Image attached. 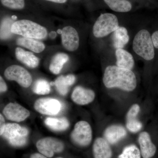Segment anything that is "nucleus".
<instances>
[{
  "label": "nucleus",
  "instance_id": "obj_33",
  "mask_svg": "<svg viewBox=\"0 0 158 158\" xmlns=\"http://www.w3.org/2000/svg\"><path fill=\"white\" fill-rule=\"evenodd\" d=\"M30 158H48V157L43 155L42 154L35 153L31 155Z\"/></svg>",
  "mask_w": 158,
  "mask_h": 158
},
{
  "label": "nucleus",
  "instance_id": "obj_10",
  "mask_svg": "<svg viewBox=\"0 0 158 158\" xmlns=\"http://www.w3.org/2000/svg\"><path fill=\"white\" fill-rule=\"evenodd\" d=\"M3 113L7 119L17 122L24 121L30 115L28 110L16 103H10L6 105Z\"/></svg>",
  "mask_w": 158,
  "mask_h": 158
},
{
  "label": "nucleus",
  "instance_id": "obj_18",
  "mask_svg": "<svg viewBox=\"0 0 158 158\" xmlns=\"http://www.w3.org/2000/svg\"><path fill=\"white\" fill-rule=\"evenodd\" d=\"M75 81L76 77L73 75L60 76L56 79L55 85L58 92L62 96H65L68 93L69 86L73 85Z\"/></svg>",
  "mask_w": 158,
  "mask_h": 158
},
{
  "label": "nucleus",
  "instance_id": "obj_13",
  "mask_svg": "<svg viewBox=\"0 0 158 158\" xmlns=\"http://www.w3.org/2000/svg\"><path fill=\"white\" fill-rule=\"evenodd\" d=\"M95 97V93L93 90L77 86L72 94L71 98L77 104L85 105L92 102Z\"/></svg>",
  "mask_w": 158,
  "mask_h": 158
},
{
  "label": "nucleus",
  "instance_id": "obj_9",
  "mask_svg": "<svg viewBox=\"0 0 158 158\" xmlns=\"http://www.w3.org/2000/svg\"><path fill=\"white\" fill-rule=\"evenodd\" d=\"M34 108L40 114L55 116L60 112L62 105L58 100L48 98L37 100L34 103Z\"/></svg>",
  "mask_w": 158,
  "mask_h": 158
},
{
  "label": "nucleus",
  "instance_id": "obj_12",
  "mask_svg": "<svg viewBox=\"0 0 158 158\" xmlns=\"http://www.w3.org/2000/svg\"><path fill=\"white\" fill-rule=\"evenodd\" d=\"M138 141L141 156L143 158H152L156 154V148L152 141L149 134L146 131L140 133Z\"/></svg>",
  "mask_w": 158,
  "mask_h": 158
},
{
  "label": "nucleus",
  "instance_id": "obj_21",
  "mask_svg": "<svg viewBox=\"0 0 158 158\" xmlns=\"http://www.w3.org/2000/svg\"><path fill=\"white\" fill-rule=\"evenodd\" d=\"M44 123L50 129L55 131H62L69 127V121L65 117L56 118L48 117L46 118Z\"/></svg>",
  "mask_w": 158,
  "mask_h": 158
},
{
  "label": "nucleus",
  "instance_id": "obj_1",
  "mask_svg": "<svg viewBox=\"0 0 158 158\" xmlns=\"http://www.w3.org/2000/svg\"><path fill=\"white\" fill-rule=\"evenodd\" d=\"M103 82L107 88H118L126 91H133L137 87V79L134 72L116 65L106 68Z\"/></svg>",
  "mask_w": 158,
  "mask_h": 158
},
{
  "label": "nucleus",
  "instance_id": "obj_26",
  "mask_svg": "<svg viewBox=\"0 0 158 158\" xmlns=\"http://www.w3.org/2000/svg\"><path fill=\"white\" fill-rule=\"evenodd\" d=\"M13 23V20L9 18H6L2 21L1 24V39H9L12 36L13 33L11 32V28Z\"/></svg>",
  "mask_w": 158,
  "mask_h": 158
},
{
  "label": "nucleus",
  "instance_id": "obj_16",
  "mask_svg": "<svg viewBox=\"0 0 158 158\" xmlns=\"http://www.w3.org/2000/svg\"><path fill=\"white\" fill-rule=\"evenodd\" d=\"M116 66L120 68L131 70L135 61L131 54L123 48L117 49L116 51Z\"/></svg>",
  "mask_w": 158,
  "mask_h": 158
},
{
  "label": "nucleus",
  "instance_id": "obj_29",
  "mask_svg": "<svg viewBox=\"0 0 158 158\" xmlns=\"http://www.w3.org/2000/svg\"><path fill=\"white\" fill-rule=\"evenodd\" d=\"M140 111V107L137 104L133 105L130 108L126 115L127 118H136Z\"/></svg>",
  "mask_w": 158,
  "mask_h": 158
},
{
  "label": "nucleus",
  "instance_id": "obj_32",
  "mask_svg": "<svg viewBox=\"0 0 158 158\" xmlns=\"http://www.w3.org/2000/svg\"><path fill=\"white\" fill-rule=\"evenodd\" d=\"M154 46L156 48L158 49V31H156L152 36Z\"/></svg>",
  "mask_w": 158,
  "mask_h": 158
},
{
  "label": "nucleus",
  "instance_id": "obj_36",
  "mask_svg": "<svg viewBox=\"0 0 158 158\" xmlns=\"http://www.w3.org/2000/svg\"></svg>",
  "mask_w": 158,
  "mask_h": 158
},
{
  "label": "nucleus",
  "instance_id": "obj_15",
  "mask_svg": "<svg viewBox=\"0 0 158 158\" xmlns=\"http://www.w3.org/2000/svg\"><path fill=\"white\" fill-rule=\"evenodd\" d=\"M92 152L94 158H111L113 151L110 144L105 138H97L94 143Z\"/></svg>",
  "mask_w": 158,
  "mask_h": 158
},
{
  "label": "nucleus",
  "instance_id": "obj_11",
  "mask_svg": "<svg viewBox=\"0 0 158 158\" xmlns=\"http://www.w3.org/2000/svg\"><path fill=\"white\" fill-rule=\"evenodd\" d=\"M62 45L65 49L73 52L78 48L80 39L75 29L70 26L63 28L61 34Z\"/></svg>",
  "mask_w": 158,
  "mask_h": 158
},
{
  "label": "nucleus",
  "instance_id": "obj_22",
  "mask_svg": "<svg viewBox=\"0 0 158 158\" xmlns=\"http://www.w3.org/2000/svg\"><path fill=\"white\" fill-rule=\"evenodd\" d=\"M111 10L117 12H127L131 10V3L128 0H104Z\"/></svg>",
  "mask_w": 158,
  "mask_h": 158
},
{
  "label": "nucleus",
  "instance_id": "obj_4",
  "mask_svg": "<svg viewBox=\"0 0 158 158\" xmlns=\"http://www.w3.org/2000/svg\"><path fill=\"white\" fill-rule=\"evenodd\" d=\"M118 18L115 15L110 13L102 14L94 23L93 34L97 38L106 37L118 29Z\"/></svg>",
  "mask_w": 158,
  "mask_h": 158
},
{
  "label": "nucleus",
  "instance_id": "obj_31",
  "mask_svg": "<svg viewBox=\"0 0 158 158\" xmlns=\"http://www.w3.org/2000/svg\"><path fill=\"white\" fill-rule=\"evenodd\" d=\"M7 90V86L6 82L2 77H0V91L1 93L6 92Z\"/></svg>",
  "mask_w": 158,
  "mask_h": 158
},
{
  "label": "nucleus",
  "instance_id": "obj_3",
  "mask_svg": "<svg viewBox=\"0 0 158 158\" xmlns=\"http://www.w3.org/2000/svg\"><path fill=\"white\" fill-rule=\"evenodd\" d=\"M133 49L136 54L145 60L150 61L154 58V46L148 31L141 30L136 34L133 40Z\"/></svg>",
  "mask_w": 158,
  "mask_h": 158
},
{
  "label": "nucleus",
  "instance_id": "obj_19",
  "mask_svg": "<svg viewBox=\"0 0 158 158\" xmlns=\"http://www.w3.org/2000/svg\"><path fill=\"white\" fill-rule=\"evenodd\" d=\"M16 43L18 45L23 47L37 53L41 52L45 48V45L42 42L33 38L20 37L17 39Z\"/></svg>",
  "mask_w": 158,
  "mask_h": 158
},
{
  "label": "nucleus",
  "instance_id": "obj_2",
  "mask_svg": "<svg viewBox=\"0 0 158 158\" xmlns=\"http://www.w3.org/2000/svg\"><path fill=\"white\" fill-rule=\"evenodd\" d=\"M13 34L34 39H44L47 35L45 27L29 20H20L15 22L11 28Z\"/></svg>",
  "mask_w": 158,
  "mask_h": 158
},
{
  "label": "nucleus",
  "instance_id": "obj_35",
  "mask_svg": "<svg viewBox=\"0 0 158 158\" xmlns=\"http://www.w3.org/2000/svg\"><path fill=\"white\" fill-rule=\"evenodd\" d=\"M49 36L51 38H55V37H56V32L52 31V32L50 33Z\"/></svg>",
  "mask_w": 158,
  "mask_h": 158
},
{
  "label": "nucleus",
  "instance_id": "obj_28",
  "mask_svg": "<svg viewBox=\"0 0 158 158\" xmlns=\"http://www.w3.org/2000/svg\"><path fill=\"white\" fill-rule=\"evenodd\" d=\"M3 6L9 9H21L25 6L24 0H1Z\"/></svg>",
  "mask_w": 158,
  "mask_h": 158
},
{
  "label": "nucleus",
  "instance_id": "obj_23",
  "mask_svg": "<svg viewBox=\"0 0 158 158\" xmlns=\"http://www.w3.org/2000/svg\"><path fill=\"white\" fill-rule=\"evenodd\" d=\"M69 59L68 55L63 53L57 54L53 58L50 65V70L54 74H58L61 72L64 64Z\"/></svg>",
  "mask_w": 158,
  "mask_h": 158
},
{
  "label": "nucleus",
  "instance_id": "obj_25",
  "mask_svg": "<svg viewBox=\"0 0 158 158\" xmlns=\"http://www.w3.org/2000/svg\"><path fill=\"white\" fill-rule=\"evenodd\" d=\"M140 150L135 144H130L124 148L117 158H141Z\"/></svg>",
  "mask_w": 158,
  "mask_h": 158
},
{
  "label": "nucleus",
  "instance_id": "obj_7",
  "mask_svg": "<svg viewBox=\"0 0 158 158\" xmlns=\"http://www.w3.org/2000/svg\"><path fill=\"white\" fill-rule=\"evenodd\" d=\"M36 147L40 153L48 158L52 157L55 153L62 152L65 148L62 141L52 137L40 139L36 143Z\"/></svg>",
  "mask_w": 158,
  "mask_h": 158
},
{
  "label": "nucleus",
  "instance_id": "obj_14",
  "mask_svg": "<svg viewBox=\"0 0 158 158\" xmlns=\"http://www.w3.org/2000/svg\"><path fill=\"white\" fill-rule=\"evenodd\" d=\"M126 130L122 126L114 124L108 127L105 130L104 138L110 144H115L125 138Z\"/></svg>",
  "mask_w": 158,
  "mask_h": 158
},
{
  "label": "nucleus",
  "instance_id": "obj_27",
  "mask_svg": "<svg viewBox=\"0 0 158 158\" xmlns=\"http://www.w3.org/2000/svg\"><path fill=\"white\" fill-rule=\"evenodd\" d=\"M126 127L129 131L132 133H137L142 127V123L136 118L126 119Z\"/></svg>",
  "mask_w": 158,
  "mask_h": 158
},
{
  "label": "nucleus",
  "instance_id": "obj_5",
  "mask_svg": "<svg viewBox=\"0 0 158 158\" xmlns=\"http://www.w3.org/2000/svg\"><path fill=\"white\" fill-rule=\"evenodd\" d=\"M28 134V130L25 127L17 123H7L2 136L12 146L19 147L27 143Z\"/></svg>",
  "mask_w": 158,
  "mask_h": 158
},
{
  "label": "nucleus",
  "instance_id": "obj_34",
  "mask_svg": "<svg viewBox=\"0 0 158 158\" xmlns=\"http://www.w3.org/2000/svg\"><path fill=\"white\" fill-rule=\"evenodd\" d=\"M45 1H49L57 3H64L67 1V0H45Z\"/></svg>",
  "mask_w": 158,
  "mask_h": 158
},
{
  "label": "nucleus",
  "instance_id": "obj_6",
  "mask_svg": "<svg viewBox=\"0 0 158 158\" xmlns=\"http://www.w3.org/2000/svg\"><path fill=\"white\" fill-rule=\"evenodd\" d=\"M71 138L74 144L81 147L88 146L92 139V129L88 123L80 121L75 125L71 135Z\"/></svg>",
  "mask_w": 158,
  "mask_h": 158
},
{
  "label": "nucleus",
  "instance_id": "obj_20",
  "mask_svg": "<svg viewBox=\"0 0 158 158\" xmlns=\"http://www.w3.org/2000/svg\"><path fill=\"white\" fill-rule=\"evenodd\" d=\"M129 40V36L127 29L124 27H119L113 32V44L116 49L123 48Z\"/></svg>",
  "mask_w": 158,
  "mask_h": 158
},
{
  "label": "nucleus",
  "instance_id": "obj_24",
  "mask_svg": "<svg viewBox=\"0 0 158 158\" xmlns=\"http://www.w3.org/2000/svg\"><path fill=\"white\" fill-rule=\"evenodd\" d=\"M33 90L36 94L45 95L50 92V86L48 82L44 79H38L34 83Z\"/></svg>",
  "mask_w": 158,
  "mask_h": 158
},
{
  "label": "nucleus",
  "instance_id": "obj_17",
  "mask_svg": "<svg viewBox=\"0 0 158 158\" xmlns=\"http://www.w3.org/2000/svg\"><path fill=\"white\" fill-rule=\"evenodd\" d=\"M15 55L19 61L30 68H36L39 64L38 58L31 52L24 50L20 48H17L15 49Z\"/></svg>",
  "mask_w": 158,
  "mask_h": 158
},
{
  "label": "nucleus",
  "instance_id": "obj_30",
  "mask_svg": "<svg viewBox=\"0 0 158 158\" xmlns=\"http://www.w3.org/2000/svg\"><path fill=\"white\" fill-rule=\"evenodd\" d=\"M5 118L2 114H0V135L2 136L4 133L6 127Z\"/></svg>",
  "mask_w": 158,
  "mask_h": 158
},
{
  "label": "nucleus",
  "instance_id": "obj_8",
  "mask_svg": "<svg viewBox=\"0 0 158 158\" xmlns=\"http://www.w3.org/2000/svg\"><path fill=\"white\" fill-rule=\"evenodd\" d=\"M6 78L15 81L22 87L28 88L32 84L31 75L25 69L18 65H12L8 67L4 73Z\"/></svg>",
  "mask_w": 158,
  "mask_h": 158
}]
</instances>
